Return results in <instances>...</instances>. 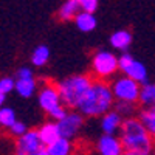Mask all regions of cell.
<instances>
[{"label":"cell","instance_id":"cell-27","mask_svg":"<svg viewBox=\"0 0 155 155\" xmlns=\"http://www.w3.org/2000/svg\"><path fill=\"white\" fill-rule=\"evenodd\" d=\"M16 79L17 81H27V79H36L34 71L30 67H20L16 71Z\"/></svg>","mask_w":155,"mask_h":155},{"label":"cell","instance_id":"cell-17","mask_svg":"<svg viewBox=\"0 0 155 155\" xmlns=\"http://www.w3.org/2000/svg\"><path fill=\"white\" fill-rule=\"evenodd\" d=\"M50 47L45 45V44H41V45H37L34 50H33V53H31V64L34 67H44L48 64L50 61Z\"/></svg>","mask_w":155,"mask_h":155},{"label":"cell","instance_id":"cell-19","mask_svg":"<svg viewBox=\"0 0 155 155\" xmlns=\"http://www.w3.org/2000/svg\"><path fill=\"white\" fill-rule=\"evenodd\" d=\"M138 120L143 123V126L152 134L155 135V107H146L138 113Z\"/></svg>","mask_w":155,"mask_h":155},{"label":"cell","instance_id":"cell-24","mask_svg":"<svg viewBox=\"0 0 155 155\" xmlns=\"http://www.w3.org/2000/svg\"><path fill=\"white\" fill-rule=\"evenodd\" d=\"M28 130H30V129L27 127V124H25L23 121H16L14 124H12V126L8 129L9 135H11V137H14L16 140H17V138H20V137H23Z\"/></svg>","mask_w":155,"mask_h":155},{"label":"cell","instance_id":"cell-32","mask_svg":"<svg viewBox=\"0 0 155 155\" xmlns=\"http://www.w3.org/2000/svg\"><path fill=\"white\" fill-rule=\"evenodd\" d=\"M153 140H155V135H153Z\"/></svg>","mask_w":155,"mask_h":155},{"label":"cell","instance_id":"cell-7","mask_svg":"<svg viewBox=\"0 0 155 155\" xmlns=\"http://www.w3.org/2000/svg\"><path fill=\"white\" fill-rule=\"evenodd\" d=\"M37 104L45 113H51L54 109L62 106V99L58 90V84L45 82L37 92Z\"/></svg>","mask_w":155,"mask_h":155},{"label":"cell","instance_id":"cell-20","mask_svg":"<svg viewBox=\"0 0 155 155\" xmlns=\"http://www.w3.org/2000/svg\"><path fill=\"white\" fill-rule=\"evenodd\" d=\"M140 102L144 107H155V82H149L141 88Z\"/></svg>","mask_w":155,"mask_h":155},{"label":"cell","instance_id":"cell-12","mask_svg":"<svg viewBox=\"0 0 155 155\" xmlns=\"http://www.w3.org/2000/svg\"><path fill=\"white\" fill-rule=\"evenodd\" d=\"M37 134H39V138H41V141H42V146H45V147L54 144L58 140L62 138L59 126L54 121H47V123L41 124L39 129H37Z\"/></svg>","mask_w":155,"mask_h":155},{"label":"cell","instance_id":"cell-26","mask_svg":"<svg viewBox=\"0 0 155 155\" xmlns=\"http://www.w3.org/2000/svg\"><path fill=\"white\" fill-rule=\"evenodd\" d=\"M79 6H81V11L95 14V11L99 6V2L98 0H79Z\"/></svg>","mask_w":155,"mask_h":155},{"label":"cell","instance_id":"cell-3","mask_svg":"<svg viewBox=\"0 0 155 155\" xmlns=\"http://www.w3.org/2000/svg\"><path fill=\"white\" fill-rule=\"evenodd\" d=\"M93 79L88 74H71L58 82V90L62 99V104L67 109H76L81 99L85 96L92 87Z\"/></svg>","mask_w":155,"mask_h":155},{"label":"cell","instance_id":"cell-5","mask_svg":"<svg viewBox=\"0 0 155 155\" xmlns=\"http://www.w3.org/2000/svg\"><path fill=\"white\" fill-rule=\"evenodd\" d=\"M112 92L116 101L121 102H132V104H137V101H140L141 96V88L143 85L138 84L137 81L130 79L124 74L113 78V81L110 82Z\"/></svg>","mask_w":155,"mask_h":155},{"label":"cell","instance_id":"cell-14","mask_svg":"<svg viewBox=\"0 0 155 155\" xmlns=\"http://www.w3.org/2000/svg\"><path fill=\"white\" fill-rule=\"evenodd\" d=\"M81 12V6H79V0H67L64 2L59 9H58V17L62 22H68V20H74L76 16Z\"/></svg>","mask_w":155,"mask_h":155},{"label":"cell","instance_id":"cell-25","mask_svg":"<svg viewBox=\"0 0 155 155\" xmlns=\"http://www.w3.org/2000/svg\"><path fill=\"white\" fill-rule=\"evenodd\" d=\"M68 112H70V110L62 104L61 107H58V109H54L51 113H48V116H50V120H53L54 123H59V121H62V120L68 115Z\"/></svg>","mask_w":155,"mask_h":155},{"label":"cell","instance_id":"cell-15","mask_svg":"<svg viewBox=\"0 0 155 155\" xmlns=\"http://www.w3.org/2000/svg\"><path fill=\"white\" fill-rule=\"evenodd\" d=\"M74 25H76V28L79 31H82V33H92L98 27V20H96L95 14L81 11L74 19Z\"/></svg>","mask_w":155,"mask_h":155},{"label":"cell","instance_id":"cell-28","mask_svg":"<svg viewBox=\"0 0 155 155\" xmlns=\"http://www.w3.org/2000/svg\"><path fill=\"white\" fill-rule=\"evenodd\" d=\"M5 101H6V95H3V93H0V104H2V107L5 106Z\"/></svg>","mask_w":155,"mask_h":155},{"label":"cell","instance_id":"cell-30","mask_svg":"<svg viewBox=\"0 0 155 155\" xmlns=\"http://www.w3.org/2000/svg\"><path fill=\"white\" fill-rule=\"evenodd\" d=\"M123 155H135V153H132V152H124Z\"/></svg>","mask_w":155,"mask_h":155},{"label":"cell","instance_id":"cell-13","mask_svg":"<svg viewBox=\"0 0 155 155\" xmlns=\"http://www.w3.org/2000/svg\"><path fill=\"white\" fill-rule=\"evenodd\" d=\"M132 34L130 31H127V30H116L110 34L109 37V44L113 50L116 51H121V54L123 53H127V50L129 47L132 45Z\"/></svg>","mask_w":155,"mask_h":155},{"label":"cell","instance_id":"cell-31","mask_svg":"<svg viewBox=\"0 0 155 155\" xmlns=\"http://www.w3.org/2000/svg\"><path fill=\"white\" fill-rule=\"evenodd\" d=\"M152 155H155V152H153V153H152Z\"/></svg>","mask_w":155,"mask_h":155},{"label":"cell","instance_id":"cell-29","mask_svg":"<svg viewBox=\"0 0 155 155\" xmlns=\"http://www.w3.org/2000/svg\"><path fill=\"white\" fill-rule=\"evenodd\" d=\"M36 155H50L48 153V150H47V147H44V149H41V150H39Z\"/></svg>","mask_w":155,"mask_h":155},{"label":"cell","instance_id":"cell-16","mask_svg":"<svg viewBox=\"0 0 155 155\" xmlns=\"http://www.w3.org/2000/svg\"><path fill=\"white\" fill-rule=\"evenodd\" d=\"M39 87H37V81L36 79H27V81H17L16 79V93L20 98L28 99L31 96H37Z\"/></svg>","mask_w":155,"mask_h":155},{"label":"cell","instance_id":"cell-18","mask_svg":"<svg viewBox=\"0 0 155 155\" xmlns=\"http://www.w3.org/2000/svg\"><path fill=\"white\" fill-rule=\"evenodd\" d=\"M47 150L50 155H70L73 152V143H71V140L61 138L54 144L48 146Z\"/></svg>","mask_w":155,"mask_h":155},{"label":"cell","instance_id":"cell-23","mask_svg":"<svg viewBox=\"0 0 155 155\" xmlns=\"http://www.w3.org/2000/svg\"><path fill=\"white\" fill-rule=\"evenodd\" d=\"M11 92H16V78L3 76L2 79H0V93L8 95Z\"/></svg>","mask_w":155,"mask_h":155},{"label":"cell","instance_id":"cell-21","mask_svg":"<svg viewBox=\"0 0 155 155\" xmlns=\"http://www.w3.org/2000/svg\"><path fill=\"white\" fill-rule=\"evenodd\" d=\"M16 121H19V120H17L16 110L12 109V107H9V106H3L2 109H0V124H2V127L9 129Z\"/></svg>","mask_w":155,"mask_h":155},{"label":"cell","instance_id":"cell-1","mask_svg":"<svg viewBox=\"0 0 155 155\" xmlns=\"http://www.w3.org/2000/svg\"><path fill=\"white\" fill-rule=\"evenodd\" d=\"M115 96L112 92L110 84L106 81H93L92 87L88 88L85 96L81 99L79 106H78V112L82 116H88V118H96V116H104L115 107Z\"/></svg>","mask_w":155,"mask_h":155},{"label":"cell","instance_id":"cell-22","mask_svg":"<svg viewBox=\"0 0 155 155\" xmlns=\"http://www.w3.org/2000/svg\"><path fill=\"white\" fill-rule=\"evenodd\" d=\"M113 110L118 112L124 120L135 118L134 115L137 113V104H132V102H121V101H116Z\"/></svg>","mask_w":155,"mask_h":155},{"label":"cell","instance_id":"cell-10","mask_svg":"<svg viewBox=\"0 0 155 155\" xmlns=\"http://www.w3.org/2000/svg\"><path fill=\"white\" fill-rule=\"evenodd\" d=\"M96 150L99 155H123L126 152L116 135H101L96 140Z\"/></svg>","mask_w":155,"mask_h":155},{"label":"cell","instance_id":"cell-11","mask_svg":"<svg viewBox=\"0 0 155 155\" xmlns=\"http://www.w3.org/2000/svg\"><path fill=\"white\" fill-rule=\"evenodd\" d=\"M124 118L115 110H110L109 113H106L104 116H101L99 120V127L102 130V135H115L121 132Z\"/></svg>","mask_w":155,"mask_h":155},{"label":"cell","instance_id":"cell-8","mask_svg":"<svg viewBox=\"0 0 155 155\" xmlns=\"http://www.w3.org/2000/svg\"><path fill=\"white\" fill-rule=\"evenodd\" d=\"M14 149L16 155H36L41 149H44V146L37 130H28L23 137L16 140Z\"/></svg>","mask_w":155,"mask_h":155},{"label":"cell","instance_id":"cell-4","mask_svg":"<svg viewBox=\"0 0 155 155\" xmlns=\"http://www.w3.org/2000/svg\"><path fill=\"white\" fill-rule=\"evenodd\" d=\"M92 71L99 81L110 79L120 71V56L110 50H98L92 58Z\"/></svg>","mask_w":155,"mask_h":155},{"label":"cell","instance_id":"cell-2","mask_svg":"<svg viewBox=\"0 0 155 155\" xmlns=\"http://www.w3.org/2000/svg\"><path fill=\"white\" fill-rule=\"evenodd\" d=\"M120 140L126 152H132L135 155L153 153L155 140L138 118L124 120L120 132Z\"/></svg>","mask_w":155,"mask_h":155},{"label":"cell","instance_id":"cell-9","mask_svg":"<svg viewBox=\"0 0 155 155\" xmlns=\"http://www.w3.org/2000/svg\"><path fill=\"white\" fill-rule=\"evenodd\" d=\"M58 126H59L62 138L73 140L84 127V116L78 110H71V112H68V115L62 121L58 123Z\"/></svg>","mask_w":155,"mask_h":155},{"label":"cell","instance_id":"cell-6","mask_svg":"<svg viewBox=\"0 0 155 155\" xmlns=\"http://www.w3.org/2000/svg\"><path fill=\"white\" fill-rule=\"evenodd\" d=\"M120 71L124 76L137 81L141 85L149 84V73H147L146 65L143 62L137 61L132 54H129V53L120 54Z\"/></svg>","mask_w":155,"mask_h":155}]
</instances>
